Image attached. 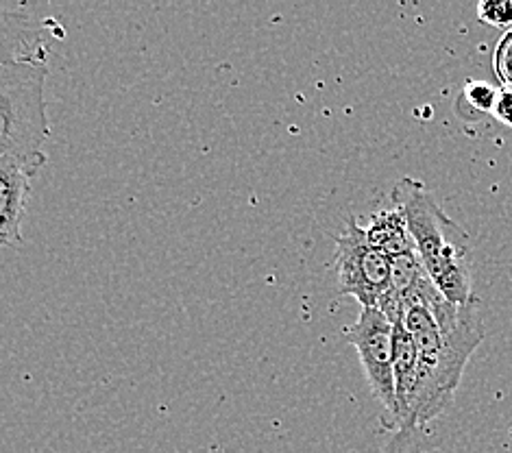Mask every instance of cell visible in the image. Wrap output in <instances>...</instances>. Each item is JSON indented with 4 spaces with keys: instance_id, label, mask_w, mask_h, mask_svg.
<instances>
[{
    "instance_id": "cell-11",
    "label": "cell",
    "mask_w": 512,
    "mask_h": 453,
    "mask_svg": "<svg viewBox=\"0 0 512 453\" xmlns=\"http://www.w3.org/2000/svg\"><path fill=\"white\" fill-rule=\"evenodd\" d=\"M495 68L499 79L506 83V88H512V31H508L504 35V40L497 46Z\"/></svg>"
},
{
    "instance_id": "cell-1",
    "label": "cell",
    "mask_w": 512,
    "mask_h": 453,
    "mask_svg": "<svg viewBox=\"0 0 512 453\" xmlns=\"http://www.w3.org/2000/svg\"><path fill=\"white\" fill-rule=\"evenodd\" d=\"M404 325L417 342L419 379L406 423L397 427L384 453H421L428 438V425L454 401L458 384L471 353L484 340L482 303L473 299L462 308L456 325L441 327L425 305H408Z\"/></svg>"
},
{
    "instance_id": "cell-6",
    "label": "cell",
    "mask_w": 512,
    "mask_h": 453,
    "mask_svg": "<svg viewBox=\"0 0 512 453\" xmlns=\"http://www.w3.org/2000/svg\"><path fill=\"white\" fill-rule=\"evenodd\" d=\"M31 177L14 166L0 164V240L5 247L20 244L22 220L27 212Z\"/></svg>"
},
{
    "instance_id": "cell-12",
    "label": "cell",
    "mask_w": 512,
    "mask_h": 453,
    "mask_svg": "<svg viewBox=\"0 0 512 453\" xmlns=\"http://www.w3.org/2000/svg\"><path fill=\"white\" fill-rule=\"evenodd\" d=\"M493 116L502 122L504 127L512 129V88H504L499 92V99L497 105L493 109Z\"/></svg>"
},
{
    "instance_id": "cell-10",
    "label": "cell",
    "mask_w": 512,
    "mask_h": 453,
    "mask_svg": "<svg viewBox=\"0 0 512 453\" xmlns=\"http://www.w3.org/2000/svg\"><path fill=\"white\" fill-rule=\"evenodd\" d=\"M478 18L489 27L508 29L512 24V3L508 0H484L478 5Z\"/></svg>"
},
{
    "instance_id": "cell-5",
    "label": "cell",
    "mask_w": 512,
    "mask_h": 453,
    "mask_svg": "<svg viewBox=\"0 0 512 453\" xmlns=\"http://www.w3.org/2000/svg\"><path fill=\"white\" fill-rule=\"evenodd\" d=\"M393 332L395 325L377 308H362L358 321L345 329V338L356 347L364 375L377 401L390 416V425H397V393L393 366Z\"/></svg>"
},
{
    "instance_id": "cell-2",
    "label": "cell",
    "mask_w": 512,
    "mask_h": 453,
    "mask_svg": "<svg viewBox=\"0 0 512 453\" xmlns=\"http://www.w3.org/2000/svg\"><path fill=\"white\" fill-rule=\"evenodd\" d=\"M393 203L406 214L421 264L436 288L456 305L473 297L471 240L456 220H451L434 194L412 177H401L393 188Z\"/></svg>"
},
{
    "instance_id": "cell-8",
    "label": "cell",
    "mask_w": 512,
    "mask_h": 453,
    "mask_svg": "<svg viewBox=\"0 0 512 453\" xmlns=\"http://www.w3.org/2000/svg\"><path fill=\"white\" fill-rule=\"evenodd\" d=\"M364 231H367V238L373 247L390 257V260L399 255L417 253V244H414L406 214L397 205L393 210H377L369 218Z\"/></svg>"
},
{
    "instance_id": "cell-4",
    "label": "cell",
    "mask_w": 512,
    "mask_h": 453,
    "mask_svg": "<svg viewBox=\"0 0 512 453\" xmlns=\"http://www.w3.org/2000/svg\"><path fill=\"white\" fill-rule=\"evenodd\" d=\"M334 271L340 295L353 297L362 308H380L390 288V257L373 247L353 216L347 218L343 234L336 236Z\"/></svg>"
},
{
    "instance_id": "cell-3",
    "label": "cell",
    "mask_w": 512,
    "mask_h": 453,
    "mask_svg": "<svg viewBox=\"0 0 512 453\" xmlns=\"http://www.w3.org/2000/svg\"><path fill=\"white\" fill-rule=\"evenodd\" d=\"M48 55L0 57V164L31 179L46 164L44 144L51 136L44 83Z\"/></svg>"
},
{
    "instance_id": "cell-9",
    "label": "cell",
    "mask_w": 512,
    "mask_h": 453,
    "mask_svg": "<svg viewBox=\"0 0 512 453\" xmlns=\"http://www.w3.org/2000/svg\"><path fill=\"white\" fill-rule=\"evenodd\" d=\"M499 99V90L493 88L489 81H469L462 92V101L469 103L473 112L478 114H493V109Z\"/></svg>"
},
{
    "instance_id": "cell-7",
    "label": "cell",
    "mask_w": 512,
    "mask_h": 453,
    "mask_svg": "<svg viewBox=\"0 0 512 453\" xmlns=\"http://www.w3.org/2000/svg\"><path fill=\"white\" fill-rule=\"evenodd\" d=\"M393 366H395V393H397V427L406 423L410 403L419 379V351L417 342L404 323L395 325L393 332Z\"/></svg>"
}]
</instances>
